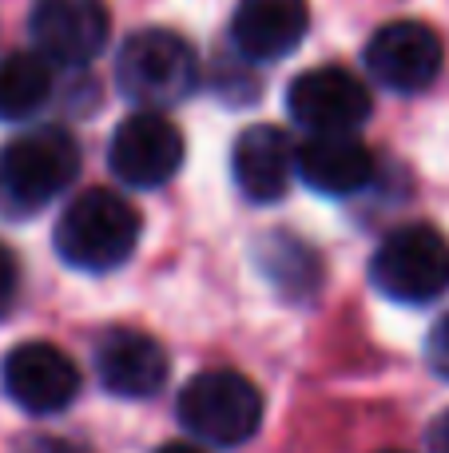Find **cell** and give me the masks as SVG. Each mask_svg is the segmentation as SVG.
<instances>
[{
  "label": "cell",
  "mask_w": 449,
  "mask_h": 453,
  "mask_svg": "<svg viewBox=\"0 0 449 453\" xmlns=\"http://www.w3.org/2000/svg\"><path fill=\"white\" fill-rule=\"evenodd\" d=\"M263 266L275 279V287L291 298H302L307 290H315L318 282V263L299 239H286V234H275V239L263 242Z\"/></svg>",
  "instance_id": "cell-16"
},
{
  "label": "cell",
  "mask_w": 449,
  "mask_h": 453,
  "mask_svg": "<svg viewBox=\"0 0 449 453\" xmlns=\"http://www.w3.org/2000/svg\"><path fill=\"white\" fill-rule=\"evenodd\" d=\"M307 28V0H239L231 16V44L251 64H275L302 44Z\"/></svg>",
  "instance_id": "cell-12"
},
{
  "label": "cell",
  "mask_w": 449,
  "mask_h": 453,
  "mask_svg": "<svg viewBox=\"0 0 449 453\" xmlns=\"http://www.w3.org/2000/svg\"><path fill=\"white\" fill-rule=\"evenodd\" d=\"M286 111L310 135H354L370 119L374 100L346 68H310L286 88Z\"/></svg>",
  "instance_id": "cell-7"
},
{
  "label": "cell",
  "mask_w": 449,
  "mask_h": 453,
  "mask_svg": "<svg viewBox=\"0 0 449 453\" xmlns=\"http://www.w3.org/2000/svg\"><path fill=\"white\" fill-rule=\"evenodd\" d=\"M16 295H20V263H16V255L0 242V319L16 306Z\"/></svg>",
  "instance_id": "cell-18"
},
{
  "label": "cell",
  "mask_w": 449,
  "mask_h": 453,
  "mask_svg": "<svg viewBox=\"0 0 449 453\" xmlns=\"http://www.w3.org/2000/svg\"><path fill=\"white\" fill-rule=\"evenodd\" d=\"M80 172V143L68 127H32L0 148V211L28 215L52 203Z\"/></svg>",
  "instance_id": "cell-2"
},
{
  "label": "cell",
  "mask_w": 449,
  "mask_h": 453,
  "mask_svg": "<svg viewBox=\"0 0 449 453\" xmlns=\"http://www.w3.org/2000/svg\"><path fill=\"white\" fill-rule=\"evenodd\" d=\"M156 453H203V449L191 446V441H167V446H159Z\"/></svg>",
  "instance_id": "cell-20"
},
{
  "label": "cell",
  "mask_w": 449,
  "mask_h": 453,
  "mask_svg": "<svg viewBox=\"0 0 449 453\" xmlns=\"http://www.w3.org/2000/svg\"><path fill=\"white\" fill-rule=\"evenodd\" d=\"M430 453H449V410L438 414L430 426Z\"/></svg>",
  "instance_id": "cell-19"
},
{
  "label": "cell",
  "mask_w": 449,
  "mask_h": 453,
  "mask_svg": "<svg viewBox=\"0 0 449 453\" xmlns=\"http://www.w3.org/2000/svg\"><path fill=\"white\" fill-rule=\"evenodd\" d=\"M0 386L24 414H60L80 394V370L60 346L20 342L0 362Z\"/></svg>",
  "instance_id": "cell-9"
},
{
  "label": "cell",
  "mask_w": 449,
  "mask_h": 453,
  "mask_svg": "<svg viewBox=\"0 0 449 453\" xmlns=\"http://www.w3.org/2000/svg\"><path fill=\"white\" fill-rule=\"evenodd\" d=\"M386 453H402V449H386Z\"/></svg>",
  "instance_id": "cell-21"
},
{
  "label": "cell",
  "mask_w": 449,
  "mask_h": 453,
  "mask_svg": "<svg viewBox=\"0 0 449 453\" xmlns=\"http://www.w3.org/2000/svg\"><path fill=\"white\" fill-rule=\"evenodd\" d=\"M52 100V64L36 52L0 60V124H24Z\"/></svg>",
  "instance_id": "cell-15"
},
{
  "label": "cell",
  "mask_w": 449,
  "mask_h": 453,
  "mask_svg": "<svg viewBox=\"0 0 449 453\" xmlns=\"http://www.w3.org/2000/svg\"><path fill=\"white\" fill-rule=\"evenodd\" d=\"M445 48L430 24L422 20H390L366 44V68L390 92L414 96L430 88L442 72Z\"/></svg>",
  "instance_id": "cell-10"
},
{
  "label": "cell",
  "mask_w": 449,
  "mask_h": 453,
  "mask_svg": "<svg viewBox=\"0 0 449 453\" xmlns=\"http://www.w3.org/2000/svg\"><path fill=\"white\" fill-rule=\"evenodd\" d=\"M426 362H430V370H434L438 378H445L449 382V314H442V319L434 322V330H430Z\"/></svg>",
  "instance_id": "cell-17"
},
{
  "label": "cell",
  "mask_w": 449,
  "mask_h": 453,
  "mask_svg": "<svg viewBox=\"0 0 449 453\" xmlns=\"http://www.w3.org/2000/svg\"><path fill=\"white\" fill-rule=\"evenodd\" d=\"M95 378L116 398L143 402L164 390L167 350L151 334L132 326H116L95 342Z\"/></svg>",
  "instance_id": "cell-11"
},
{
  "label": "cell",
  "mask_w": 449,
  "mask_h": 453,
  "mask_svg": "<svg viewBox=\"0 0 449 453\" xmlns=\"http://www.w3.org/2000/svg\"><path fill=\"white\" fill-rule=\"evenodd\" d=\"M143 219L119 191L92 188L80 191L56 219V255L88 274L124 266L140 247Z\"/></svg>",
  "instance_id": "cell-1"
},
{
  "label": "cell",
  "mask_w": 449,
  "mask_h": 453,
  "mask_svg": "<svg viewBox=\"0 0 449 453\" xmlns=\"http://www.w3.org/2000/svg\"><path fill=\"white\" fill-rule=\"evenodd\" d=\"M199 56L179 32L140 28L124 40L116 56V88L140 111H164L195 92Z\"/></svg>",
  "instance_id": "cell-3"
},
{
  "label": "cell",
  "mask_w": 449,
  "mask_h": 453,
  "mask_svg": "<svg viewBox=\"0 0 449 453\" xmlns=\"http://www.w3.org/2000/svg\"><path fill=\"white\" fill-rule=\"evenodd\" d=\"M111 16L103 0H36L28 32L36 56L60 68H84L108 44Z\"/></svg>",
  "instance_id": "cell-8"
},
{
  "label": "cell",
  "mask_w": 449,
  "mask_h": 453,
  "mask_svg": "<svg viewBox=\"0 0 449 453\" xmlns=\"http://www.w3.org/2000/svg\"><path fill=\"white\" fill-rule=\"evenodd\" d=\"M370 282L402 306H426L449 290V239L430 223L390 231L370 258Z\"/></svg>",
  "instance_id": "cell-5"
},
{
  "label": "cell",
  "mask_w": 449,
  "mask_h": 453,
  "mask_svg": "<svg viewBox=\"0 0 449 453\" xmlns=\"http://www.w3.org/2000/svg\"><path fill=\"white\" fill-rule=\"evenodd\" d=\"M108 164L127 188H164L183 167V135L164 111H132L111 132Z\"/></svg>",
  "instance_id": "cell-6"
},
{
  "label": "cell",
  "mask_w": 449,
  "mask_h": 453,
  "mask_svg": "<svg viewBox=\"0 0 449 453\" xmlns=\"http://www.w3.org/2000/svg\"><path fill=\"white\" fill-rule=\"evenodd\" d=\"M294 175L318 196L346 199L374 180V156L358 135H310L294 148Z\"/></svg>",
  "instance_id": "cell-14"
},
{
  "label": "cell",
  "mask_w": 449,
  "mask_h": 453,
  "mask_svg": "<svg viewBox=\"0 0 449 453\" xmlns=\"http://www.w3.org/2000/svg\"><path fill=\"white\" fill-rule=\"evenodd\" d=\"M183 430L219 449L251 441L263 426V394L239 370H203L179 390L175 402Z\"/></svg>",
  "instance_id": "cell-4"
},
{
  "label": "cell",
  "mask_w": 449,
  "mask_h": 453,
  "mask_svg": "<svg viewBox=\"0 0 449 453\" xmlns=\"http://www.w3.org/2000/svg\"><path fill=\"white\" fill-rule=\"evenodd\" d=\"M231 175L251 203H278L294 180L291 135L270 124L247 127L231 148Z\"/></svg>",
  "instance_id": "cell-13"
}]
</instances>
